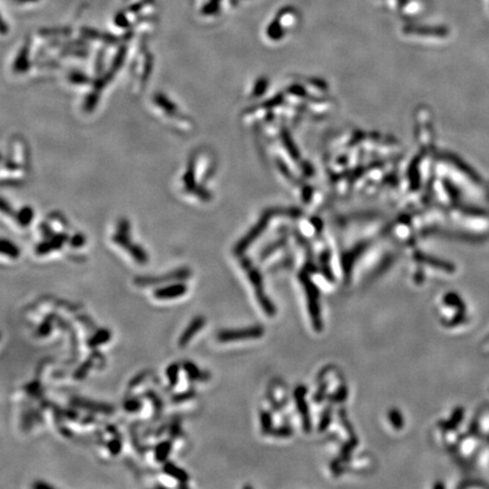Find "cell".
<instances>
[{
    "instance_id": "cell-15",
    "label": "cell",
    "mask_w": 489,
    "mask_h": 489,
    "mask_svg": "<svg viewBox=\"0 0 489 489\" xmlns=\"http://www.w3.org/2000/svg\"><path fill=\"white\" fill-rule=\"evenodd\" d=\"M194 396H195V392H194L193 390L187 391V392H183V393H179V394L175 395L174 398H172V402H175V403H180V402H183V401H187V400L193 399Z\"/></svg>"
},
{
    "instance_id": "cell-7",
    "label": "cell",
    "mask_w": 489,
    "mask_h": 489,
    "mask_svg": "<svg viewBox=\"0 0 489 489\" xmlns=\"http://www.w3.org/2000/svg\"><path fill=\"white\" fill-rule=\"evenodd\" d=\"M163 471H164V474H167L168 476L172 477V478L177 479L179 483H186V482H188V478H189V477H188V475L183 470V469L178 468L177 466H176V464L171 463V462L164 463Z\"/></svg>"
},
{
    "instance_id": "cell-18",
    "label": "cell",
    "mask_w": 489,
    "mask_h": 489,
    "mask_svg": "<svg viewBox=\"0 0 489 489\" xmlns=\"http://www.w3.org/2000/svg\"><path fill=\"white\" fill-rule=\"evenodd\" d=\"M32 220V211L30 208L27 210H23L21 215H19V221L22 224H29Z\"/></svg>"
},
{
    "instance_id": "cell-14",
    "label": "cell",
    "mask_w": 489,
    "mask_h": 489,
    "mask_svg": "<svg viewBox=\"0 0 489 489\" xmlns=\"http://www.w3.org/2000/svg\"><path fill=\"white\" fill-rule=\"evenodd\" d=\"M92 366H93V362H92V360H86V362L84 363L83 365H81V366L78 367V369L75 371L74 377L76 379L84 378L86 376L87 372H89V369Z\"/></svg>"
},
{
    "instance_id": "cell-5",
    "label": "cell",
    "mask_w": 489,
    "mask_h": 489,
    "mask_svg": "<svg viewBox=\"0 0 489 489\" xmlns=\"http://www.w3.org/2000/svg\"><path fill=\"white\" fill-rule=\"evenodd\" d=\"M204 325H205V318H204L203 316H196V317L189 323V325L185 328L183 334L180 335L178 341L179 347L185 348L187 344L193 340L195 334L202 330Z\"/></svg>"
},
{
    "instance_id": "cell-10",
    "label": "cell",
    "mask_w": 489,
    "mask_h": 489,
    "mask_svg": "<svg viewBox=\"0 0 489 489\" xmlns=\"http://www.w3.org/2000/svg\"><path fill=\"white\" fill-rule=\"evenodd\" d=\"M183 370H185L188 379L190 380H197L202 378V371L199 370V368L196 366L194 363L191 362H186L183 365Z\"/></svg>"
},
{
    "instance_id": "cell-17",
    "label": "cell",
    "mask_w": 489,
    "mask_h": 489,
    "mask_svg": "<svg viewBox=\"0 0 489 489\" xmlns=\"http://www.w3.org/2000/svg\"><path fill=\"white\" fill-rule=\"evenodd\" d=\"M108 448H109L112 455H117L122 451V442L119 439H112L108 444Z\"/></svg>"
},
{
    "instance_id": "cell-16",
    "label": "cell",
    "mask_w": 489,
    "mask_h": 489,
    "mask_svg": "<svg viewBox=\"0 0 489 489\" xmlns=\"http://www.w3.org/2000/svg\"><path fill=\"white\" fill-rule=\"evenodd\" d=\"M51 320L52 317L51 315L48 316V318L43 320V323L41 324V326L39 327V334L41 336H47L51 332Z\"/></svg>"
},
{
    "instance_id": "cell-20",
    "label": "cell",
    "mask_w": 489,
    "mask_h": 489,
    "mask_svg": "<svg viewBox=\"0 0 489 489\" xmlns=\"http://www.w3.org/2000/svg\"><path fill=\"white\" fill-rule=\"evenodd\" d=\"M33 487L34 488H37V489H40V488H52V486H50V485H48L46 483H42V482H39V483H35L33 485Z\"/></svg>"
},
{
    "instance_id": "cell-9",
    "label": "cell",
    "mask_w": 489,
    "mask_h": 489,
    "mask_svg": "<svg viewBox=\"0 0 489 489\" xmlns=\"http://www.w3.org/2000/svg\"><path fill=\"white\" fill-rule=\"evenodd\" d=\"M179 372H180V365L179 364H171L169 365V367L167 368L166 375L169 380V384L171 387H175L178 384L179 379Z\"/></svg>"
},
{
    "instance_id": "cell-1",
    "label": "cell",
    "mask_w": 489,
    "mask_h": 489,
    "mask_svg": "<svg viewBox=\"0 0 489 489\" xmlns=\"http://www.w3.org/2000/svg\"><path fill=\"white\" fill-rule=\"evenodd\" d=\"M191 275L188 268H178L160 276H138L135 279V284L138 287H148V286H158V284L170 282V281H183Z\"/></svg>"
},
{
    "instance_id": "cell-6",
    "label": "cell",
    "mask_w": 489,
    "mask_h": 489,
    "mask_svg": "<svg viewBox=\"0 0 489 489\" xmlns=\"http://www.w3.org/2000/svg\"><path fill=\"white\" fill-rule=\"evenodd\" d=\"M110 339H111V332L108 330V328H101V330L95 332V333L87 340V347L94 349L99 346H101V344L110 341Z\"/></svg>"
},
{
    "instance_id": "cell-2",
    "label": "cell",
    "mask_w": 489,
    "mask_h": 489,
    "mask_svg": "<svg viewBox=\"0 0 489 489\" xmlns=\"http://www.w3.org/2000/svg\"><path fill=\"white\" fill-rule=\"evenodd\" d=\"M259 328H246V330H224L219 332L218 340L220 342H230L237 341V340L251 339L259 336Z\"/></svg>"
},
{
    "instance_id": "cell-19",
    "label": "cell",
    "mask_w": 489,
    "mask_h": 489,
    "mask_svg": "<svg viewBox=\"0 0 489 489\" xmlns=\"http://www.w3.org/2000/svg\"><path fill=\"white\" fill-rule=\"evenodd\" d=\"M84 242H85V240H84L83 235H76V236H74L73 239H71V246L81 247V246H83Z\"/></svg>"
},
{
    "instance_id": "cell-12",
    "label": "cell",
    "mask_w": 489,
    "mask_h": 489,
    "mask_svg": "<svg viewBox=\"0 0 489 489\" xmlns=\"http://www.w3.org/2000/svg\"><path fill=\"white\" fill-rule=\"evenodd\" d=\"M129 252H130V255L134 257V259L137 260L139 264H145L147 262L146 252L144 251L141 247L131 246L129 248Z\"/></svg>"
},
{
    "instance_id": "cell-13",
    "label": "cell",
    "mask_w": 489,
    "mask_h": 489,
    "mask_svg": "<svg viewBox=\"0 0 489 489\" xmlns=\"http://www.w3.org/2000/svg\"><path fill=\"white\" fill-rule=\"evenodd\" d=\"M142 407H143L142 401L135 398L128 399L125 401V403H123V408H125V410L128 412H137L141 410Z\"/></svg>"
},
{
    "instance_id": "cell-21",
    "label": "cell",
    "mask_w": 489,
    "mask_h": 489,
    "mask_svg": "<svg viewBox=\"0 0 489 489\" xmlns=\"http://www.w3.org/2000/svg\"><path fill=\"white\" fill-rule=\"evenodd\" d=\"M19 1H31V0H19Z\"/></svg>"
},
{
    "instance_id": "cell-8",
    "label": "cell",
    "mask_w": 489,
    "mask_h": 489,
    "mask_svg": "<svg viewBox=\"0 0 489 489\" xmlns=\"http://www.w3.org/2000/svg\"><path fill=\"white\" fill-rule=\"evenodd\" d=\"M171 448H172V444L170 440H163V442L159 443L154 448L155 460L158 461L159 463L166 462V460L168 459V456H169L171 452Z\"/></svg>"
},
{
    "instance_id": "cell-3",
    "label": "cell",
    "mask_w": 489,
    "mask_h": 489,
    "mask_svg": "<svg viewBox=\"0 0 489 489\" xmlns=\"http://www.w3.org/2000/svg\"><path fill=\"white\" fill-rule=\"evenodd\" d=\"M186 292H187L186 284L179 282V283L170 284V286L163 288H159V289H156L153 292V296L159 300H169V299H175V298H179V297H183V295H186Z\"/></svg>"
},
{
    "instance_id": "cell-4",
    "label": "cell",
    "mask_w": 489,
    "mask_h": 489,
    "mask_svg": "<svg viewBox=\"0 0 489 489\" xmlns=\"http://www.w3.org/2000/svg\"><path fill=\"white\" fill-rule=\"evenodd\" d=\"M71 404L77 408L85 409V410H89L92 412H98V414H106L110 415L115 412L114 406L108 403H102V402H95V401H89L85 399H79L76 398L74 400H71Z\"/></svg>"
},
{
    "instance_id": "cell-11",
    "label": "cell",
    "mask_w": 489,
    "mask_h": 489,
    "mask_svg": "<svg viewBox=\"0 0 489 489\" xmlns=\"http://www.w3.org/2000/svg\"><path fill=\"white\" fill-rule=\"evenodd\" d=\"M1 252L3 255L9 256L10 258H17L19 256L18 248L14 244L7 242L5 239L1 242Z\"/></svg>"
}]
</instances>
